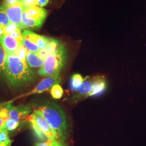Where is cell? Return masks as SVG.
I'll list each match as a JSON object with an SVG mask.
<instances>
[{
  "mask_svg": "<svg viewBox=\"0 0 146 146\" xmlns=\"http://www.w3.org/2000/svg\"><path fill=\"white\" fill-rule=\"evenodd\" d=\"M5 80L11 86L19 88L33 83L35 73L27 63L23 62L15 55H8L5 70Z\"/></svg>",
  "mask_w": 146,
  "mask_h": 146,
  "instance_id": "cell-1",
  "label": "cell"
},
{
  "mask_svg": "<svg viewBox=\"0 0 146 146\" xmlns=\"http://www.w3.org/2000/svg\"><path fill=\"white\" fill-rule=\"evenodd\" d=\"M56 131L61 141H64L68 125L66 116L62 108L53 102H47L38 106V109Z\"/></svg>",
  "mask_w": 146,
  "mask_h": 146,
  "instance_id": "cell-2",
  "label": "cell"
},
{
  "mask_svg": "<svg viewBox=\"0 0 146 146\" xmlns=\"http://www.w3.org/2000/svg\"><path fill=\"white\" fill-rule=\"evenodd\" d=\"M67 60V49L64 44L55 54L48 56L38 74L41 76H50L58 74Z\"/></svg>",
  "mask_w": 146,
  "mask_h": 146,
  "instance_id": "cell-3",
  "label": "cell"
},
{
  "mask_svg": "<svg viewBox=\"0 0 146 146\" xmlns=\"http://www.w3.org/2000/svg\"><path fill=\"white\" fill-rule=\"evenodd\" d=\"M31 115L35 121L37 125L47 137L48 140H60L57 132L52 128L39 110H35Z\"/></svg>",
  "mask_w": 146,
  "mask_h": 146,
  "instance_id": "cell-4",
  "label": "cell"
},
{
  "mask_svg": "<svg viewBox=\"0 0 146 146\" xmlns=\"http://www.w3.org/2000/svg\"><path fill=\"white\" fill-rule=\"evenodd\" d=\"M4 8L10 22L16 25L21 30H25L22 21L24 7L21 2L13 5H4Z\"/></svg>",
  "mask_w": 146,
  "mask_h": 146,
  "instance_id": "cell-5",
  "label": "cell"
},
{
  "mask_svg": "<svg viewBox=\"0 0 146 146\" xmlns=\"http://www.w3.org/2000/svg\"><path fill=\"white\" fill-rule=\"evenodd\" d=\"M60 81L61 77L60 74L48 76L46 78L43 79L42 81L35 87V88L33 89L30 92L26 94H23L19 97L16 98V99L30 96L33 94L43 93L49 90L50 89L52 88L55 84H59Z\"/></svg>",
  "mask_w": 146,
  "mask_h": 146,
  "instance_id": "cell-6",
  "label": "cell"
},
{
  "mask_svg": "<svg viewBox=\"0 0 146 146\" xmlns=\"http://www.w3.org/2000/svg\"><path fill=\"white\" fill-rule=\"evenodd\" d=\"M31 112V107L29 105H20L16 107L12 106L9 118L21 122L22 120H25L26 116L30 115Z\"/></svg>",
  "mask_w": 146,
  "mask_h": 146,
  "instance_id": "cell-7",
  "label": "cell"
},
{
  "mask_svg": "<svg viewBox=\"0 0 146 146\" xmlns=\"http://www.w3.org/2000/svg\"><path fill=\"white\" fill-rule=\"evenodd\" d=\"M22 36L23 38H27L31 42L36 44L40 50L46 47L50 40L49 37L40 35L28 29H26L23 31L22 33Z\"/></svg>",
  "mask_w": 146,
  "mask_h": 146,
  "instance_id": "cell-8",
  "label": "cell"
},
{
  "mask_svg": "<svg viewBox=\"0 0 146 146\" xmlns=\"http://www.w3.org/2000/svg\"><path fill=\"white\" fill-rule=\"evenodd\" d=\"M93 82L94 78H89L88 77L85 78L83 84L78 89L77 93L73 96L72 98L73 101H78L88 97L93 88Z\"/></svg>",
  "mask_w": 146,
  "mask_h": 146,
  "instance_id": "cell-9",
  "label": "cell"
},
{
  "mask_svg": "<svg viewBox=\"0 0 146 146\" xmlns=\"http://www.w3.org/2000/svg\"><path fill=\"white\" fill-rule=\"evenodd\" d=\"M63 44V43L58 40L50 38L46 47L36 52L37 55L43 60H45L48 56L56 52Z\"/></svg>",
  "mask_w": 146,
  "mask_h": 146,
  "instance_id": "cell-10",
  "label": "cell"
},
{
  "mask_svg": "<svg viewBox=\"0 0 146 146\" xmlns=\"http://www.w3.org/2000/svg\"><path fill=\"white\" fill-rule=\"evenodd\" d=\"M28 15L42 25L47 17V11L42 7L36 5H33L28 8H24Z\"/></svg>",
  "mask_w": 146,
  "mask_h": 146,
  "instance_id": "cell-11",
  "label": "cell"
},
{
  "mask_svg": "<svg viewBox=\"0 0 146 146\" xmlns=\"http://www.w3.org/2000/svg\"><path fill=\"white\" fill-rule=\"evenodd\" d=\"M0 43L5 48L8 55H14L21 44L15 38L11 35H4L0 38Z\"/></svg>",
  "mask_w": 146,
  "mask_h": 146,
  "instance_id": "cell-12",
  "label": "cell"
},
{
  "mask_svg": "<svg viewBox=\"0 0 146 146\" xmlns=\"http://www.w3.org/2000/svg\"><path fill=\"white\" fill-rule=\"evenodd\" d=\"M106 88V82L104 77L98 76L94 78L93 88L88 96H92L101 94Z\"/></svg>",
  "mask_w": 146,
  "mask_h": 146,
  "instance_id": "cell-13",
  "label": "cell"
},
{
  "mask_svg": "<svg viewBox=\"0 0 146 146\" xmlns=\"http://www.w3.org/2000/svg\"><path fill=\"white\" fill-rule=\"evenodd\" d=\"M26 61L27 64L31 68H41L44 60L40 58L36 53L28 52L27 55Z\"/></svg>",
  "mask_w": 146,
  "mask_h": 146,
  "instance_id": "cell-14",
  "label": "cell"
},
{
  "mask_svg": "<svg viewBox=\"0 0 146 146\" xmlns=\"http://www.w3.org/2000/svg\"><path fill=\"white\" fill-rule=\"evenodd\" d=\"M22 23L25 27V30L28 29H37L42 26L40 23L37 22L36 20L31 18L28 15L26 11H23L22 14Z\"/></svg>",
  "mask_w": 146,
  "mask_h": 146,
  "instance_id": "cell-15",
  "label": "cell"
},
{
  "mask_svg": "<svg viewBox=\"0 0 146 146\" xmlns=\"http://www.w3.org/2000/svg\"><path fill=\"white\" fill-rule=\"evenodd\" d=\"M25 120H26L30 123L33 131L38 140H40V141L42 142L47 141L46 140L47 139V137L42 133V131L40 129L39 127H38V125H37L36 123L34 120V119L33 118V117L32 116V115H28L25 119Z\"/></svg>",
  "mask_w": 146,
  "mask_h": 146,
  "instance_id": "cell-16",
  "label": "cell"
},
{
  "mask_svg": "<svg viewBox=\"0 0 146 146\" xmlns=\"http://www.w3.org/2000/svg\"><path fill=\"white\" fill-rule=\"evenodd\" d=\"M7 53L0 43V80H5V70Z\"/></svg>",
  "mask_w": 146,
  "mask_h": 146,
  "instance_id": "cell-17",
  "label": "cell"
},
{
  "mask_svg": "<svg viewBox=\"0 0 146 146\" xmlns=\"http://www.w3.org/2000/svg\"><path fill=\"white\" fill-rule=\"evenodd\" d=\"M85 78L84 79L82 76L79 74H73L70 80V87L73 91L78 90L80 86L83 84Z\"/></svg>",
  "mask_w": 146,
  "mask_h": 146,
  "instance_id": "cell-18",
  "label": "cell"
},
{
  "mask_svg": "<svg viewBox=\"0 0 146 146\" xmlns=\"http://www.w3.org/2000/svg\"><path fill=\"white\" fill-rule=\"evenodd\" d=\"M13 141L11 140L8 131L2 126L0 129V146H11Z\"/></svg>",
  "mask_w": 146,
  "mask_h": 146,
  "instance_id": "cell-19",
  "label": "cell"
},
{
  "mask_svg": "<svg viewBox=\"0 0 146 146\" xmlns=\"http://www.w3.org/2000/svg\"><path fill=\"white\" fill-rule=\"evenodd\" d=\"M9 23L10 21L6 14L4 5L2 3H0V27H5Z\"/></svg>",
  "mask_w": 146,
  "mask_h": 146,
  "instance_id": "cell-20",
  "label": "cell"
},
{
  "mask_svg": "<svg viewBox=\"0 0 146 146\" xmlns=\"http://www.w3.org/2000/svg\"><path fill=\"white\" fill-rule=\"evenodd\" d=\"M21 44L25 47L28 52L36 53L40 51L38 47L36 44L31 42L27 38H23V40L21 43Z\"/></svg>",
  "mask_w": 146,
  "mask_h": 146,
  "instance_id": "cell-21",
  "label": "cell"
},
{
  "mask_svg": "<svg viewBox=\"0 0 146 146\" xmlns=\"http://www.w3.org/2000/svg\"><path fill=\"white\" fill-rule=\"evenodd\" d=\"M12 102L13 101H9L8 104L0 108V118L3 119L5 122L9 119L10 110L11 106H13L11 104Z\"/></svg>",
  "mask_w": 146,
  "mask_h": 146,
  "instance_id": "cell-22",
  "label": "cell"
},
{
  "mask_svg": "<svg viewBox=\"0 0 146 146\" xmlns=\"http://www.w3.org/2000/svg\"><path fill=\"white\" fill-rule=\"evenodd\" d=\"M50 94L54 99H60L62 98L63 94L62 88L58 84H55L50 89Z\"/></svg>",
  "mask_w": 146,
  "mask_h": 146,
  "instance_id": "cell-23",
  "label": "cell"
},
{
  "mask_svg": "<svg viewBox=\"0 0 146 146\" xmlns=\"http://www.w3.org/2000/svg\"><path fill=\"white\" fill-rule=\"evenodd\" d=\"M20 123L21 122H17L15 120L9 118L5 121V123L2 125V127L6 129L7 131H15L17 129V128L19 127Z\"/></svg>",
  "mask_w": 146,
  "mask_h": 146,
  "instance_id": "cell-24",
  "label": "cell"
},
{
  "mask_svg": "<svg viewBox=\"0 0 146 146\" xmlns=\"http://www.w3.org/2000/svg\"><path fill=\"white\" fill-rule=\"evenodd\" d=\"M35 146H66L63 141L61 140H47V141L41 142H37Z\"/></svg>",
  "mask_w": 146,
  "mask_h": 146,
  "instance_id": "cell-25",
  "label": "cell"
},
{
  "mask_svg": "<svg viewBox=\"0 0 146 146\" xmlns=\"http://www.w3.org/2000/svg\"><path fill=\"white\" fill-rule=\"evenodd\" d=\"M28 52V51L27 50L26 48L23 45L20 44L19 47L16 50L14 55L17 56L20 59H21L23 62L27 63L26 58Z\"/></svg>",
  "mask_w": 146,
  "mask_h": 146,
  "instance_id": "cell-26",
  "label": "cell"
},
{
  "mask_svg": "<svg viewBox=\"0 0 146 146\" xmlns=\"http://www.w3.org/2000/svg\"><path fill=\"white\" fill-rule=\"evenodd\" d=\"M19 29H20V28L16 25L10 22L9 24L5 28V35H11L12 33L18 31Z\"/></svg>",
  "mask_w": 146,
  "mask_h": 146,
  "instance_id": "cell-27",
  "label": "cell"
},
{
  "mask_svg": "<svg viewBox=\"0 0 146 146\" xmlns=\"http://www.w3.org/2000/svg\"><path fill=\"white\" fill-rule=\"evenodd\" d=\"M11 36L15 38L16 40H17L19 43L21 44V43L23 40V36H22V33L21 29H19L18 31L14 32L11 35Z\"/></svg>",
  "mask_w": 146,
  "mask_h": 146,
  "instance_id": "cell-28",
  "label": "cell"
},
{
  "mask_svg": "<svg viewBox=\"0 0 146 146\" xmlns=\"http://www.w3.org/2000/svg\"><path fill=\"white\" fill-rule=\"evenodd\" d=\"M20 1L24 8H28L36 4V0H20Z\"/></svg>",
  "mask_w": 146,
  "mask_h": 146,
  "instance_id": "cell-29",
  "label": "cell"
},
{
  "mask_svg": "<svg viewBox=\"0 0 146 146\" xmlns=\"http://www.w3.org/2000/svg\"><path fill=\"white\" fill-rule=\"evenodd\" d=\"M21 2L20 0H3L2 3L4 5H15Z\"/></svg>",
  "mask_w": 146,
  "mask_h": 146,
  "instance_id": "cell-30",
  "label": "cell"
},
{
  "mask_svg": "<svg viewBox=\"0 0 146 146\" xmlns=\"http://www.w3.org/2000/svg\"><path fill=\"white\" fill-rule=\"evenodd\" d=\"M49 2V0H36V5L40 7H43L46 5H47Z\"/></svg>",
  "mask_w": 146,
  "mask_h": 146,
  "instance_id": "cell-31",
  "label": "cell"
},
{
  "mask_svg": "<svg viewBox=\"0 0 146 146\" xmlns=\"http://www.w3.org/2000/svg\"><path fill=\"white\" fill-rule=\"evenodd\" d=\"M5 28L3 27H0V38L5 35Z\"/></svg>",
  "mask_w": 146,
  "mask_h": 146,
  "instance_id": "cell-32",
  "label": "cell"
},
{
  "mask_svg": "<svg viewBox=\"0 0 146 146\" xmlns=\"http://www.w3.org/2000/svg\"><path fill=\"white\" fill-rule=\"evenodd\" d=\"M5 121L4 120L0 118V129H1V127H2V126L5 123Z\"/></svg>",
  "mask_w": 146,
  "mask_h": 146,
  "instance_id": "cell-33",
  "label": "cell"
},
{
  "mask_svg": "<svg viewBox=\"0 0 146 146\" xmlns=\"http://www.w3.org/2000/svg\"><path fill=\"white\" fill-rule=\"evenodd\" d=\"M8 102H4V103H2V104H0V108H1V107H2L5 106V105H6V104H8Z\"/></svg>",
  "mask_w": 146,
  "mask_h": 146,
  "instance_id": "cell-34",
  "label": "cell"
}]
</instances>
